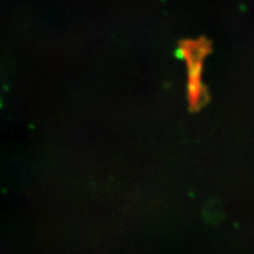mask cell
Here are the masks:
<instances>
[{
    "label": "cell",
    "mask_w": 254,
    "mask_h": 254,
    "mask_svg": "<svg viewBox=\"0 0 254 254\" xmlns=\"http://www.w3.org/2000/svg\"><path fill=\"white\" fill-rule=\"evenodd\" d=\"M181 52L184 53L189 68V104L192 108L197 109L202 105L204 99L201 72L202 62L205 54L209 52V47L203 41L186 42L181 46Z\"/></svg>",
    "instance_id": "obj_1"
}]
</instances>
